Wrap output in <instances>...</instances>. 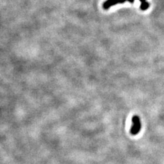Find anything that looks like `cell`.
I'll return each mask as SVG.
<instances>
[{"label": "cell", "instance_id": "obj_4", "mask_svg": "<svg viewBox=\"0 0 164 164\" xmlns=\"http://www.w3.org/2000/svg\"><path fill=\"white\" fill-rule=\"evenodd\" d=\"M134 1L135 0H118V4H124V3L126 2H129V3H131V4H133V3L134 2Z\"/></svg>", "mask_w": 164, "mask_h": 164}, {"label": "cell", "instance_id": "obj_2", "mask_svg": "<svg viewBox=\"0 0 164 164\" xmlns=\"http://www.w3.org/2000/svg\"><path fill=\"white\" fill-rule=\"evenodd\" d=\"M117 4H118V0H106L103 4V8L105 10H108L113 5H115Z\"/></svg>", "mask_w": 164, "mask_h": 164}, {"label": "cell", "instance_id": "obj_5", "mask_svg": "<svg viewBox=\"0 0 164 164\" xmlns=\"http://www.w3.org/2000/svg\"><path fill=\"white\" fill-rule=\"evenodd\" d=\"M140 2L141 3H142V2H146V0H140Z\"/></svg>", "mask_w": 164, "mask_h": 164}, {"label": "cell", "instance_id": "obj_3", "mask_svg": "<svg viewBox=\"0 0 164 164\" xmlns=\"http://www.w3.org/2000/svg\"><path fill=\"white\" fill-rule=\"evenodd\" d=\"M150 6V4H149V3L148 2H147L146 1V2H142V3H141V5H140V9L141 10H146L147 9H148V8H149Z\"/></svg>", "mask_w": 164, "mask_h": 164}, {"label": "cell", "instance_id": "obj_1", "mask_svg": "<svg viewBox=\"0 0 164 164\" xmlns=\"http://www.w3.org/2000/svg\"><path fill=\"white\" fill-rule=\"evenodd\" d=\"M133 125L130 129V133L133 135H137L140 132L141 129V122L140 119L138 116H134L132 118Z\"/></svg>", "mask_w": 164, "mask_h": 164}]
</instances>
